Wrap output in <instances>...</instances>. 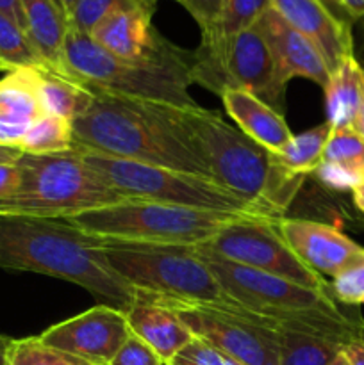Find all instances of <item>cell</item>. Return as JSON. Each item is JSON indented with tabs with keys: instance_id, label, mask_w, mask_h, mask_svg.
Instances as JSON below:
<instances>
[{
	"instance_id": "e575fe53",
	"label": "cell",
	"mask_w": 364,
	"mask_h": 365,
	"mask_svg": "<svg viewBox=\"0 0 364 365\" xmlns=\"http://www.w3.org/2000/svg\"><path fill=\"white\" fill-rule=\"evenodd\" d=\"M171 365H225L223 353L200 337H193L170 362Z\"/></svg>"
},
{
	"instance_id": "f6af8a7d",
	"label": "cell",
	"mask_w": 364,
	"mask_h": 365,
	"mask_svg": "<svg viewBox=\"0 0 364 365\" xmlns=\"http://www.w3.org/2000/svg\"><path fill=\"white\" fill-rule=\"evenodd\" d=\"M352 196L357 209H359L360 212H364V182L360 185H357L355 189H352Z\"/></svg>"
},
{
	"instance_id": "bcb514c9",
	"label": "cell",
	"mask_w": 364,
	"mask_h": 365,
	"mask_svg": "<svg viewBox=\"0 0 364 365\" xmlns=\"http://www.w3.org/2000/svg\"><path fill=\"white\" fill-rule=\"evenodd\" d=\"M75 2H77V0H56V4H57V6H59V9L64 13L66 20H68V16H70L71 9H74Z\"/></svg>"
},
{
	"instance_id": "ee69618b",
	"label": "cell",
	"mask_w": 364,
	"mask_h": 365,
	"mask_svg": "<svg viewBox=\"0 0 364 365\" xmlns=\"http://www.w3.org/2000/svg\"><path fill=\"white\" fill-rule=\"evenodd\" d=\"M352 128L357 132V135H359V138L364 141V95H363V103H360L359 114H357L355 123H353Z\"/></svg>"
},
{
	"instance_id": "83f0119b",
	"label": "cell",
	"mask_w": 364,
	"mask_h": 365,
	"mask_svg": "<svg viewBox=\"0 0 364 365\" xmlns=\"http://www.w3.org/2000/svg\"><path fill=\"white\" fill-rule=\"evenodd\" d=\"M270 7L271 0H223L214 38L207 43L253 27Z\"/></svg>"
},
{
	"instance_id": "8fae6325",
	"label": "cell",
	"mask_w": 364,
	"mask_h": 365,
	"mask_svg": "<svg viewBox=\"0 0 364 365\" xmlns=\"http://www.w3.org/2000/svg\"><path fill=\"white\" fill-rule=\"evenodd\" d=\"M275 217H241L203 246L225 260L285 278L302 287L332 292L321 274L307 267L282 239Z\"/></svg>"
},
{
	"instance_id": "f35d334b",
	"label": "cell",
	"mask_w": 364,
	"mask_h": 365,
	"mask_svg": "<svg viewBox=\"0 0 364 365\" xmlns=\"http://www.w3.org/2000/svg\"><path fill=\"white\" fill-rule=\"evenodd\" d=\"M350 20H364V0H330Z\"/></svg>"
},
{
	"instance_id": "603a6c76",
	"label": "cell",
	"mask_w": 364,
	"mask_h": 365,
	"mask_svg": "<svg viewBox=\"0 0 364 365\" xmlns=\"http://www.w3.org/2000/svg\"><path fill=\"white\" fill-rule=\"evenodd\" d=\"M345 342L314 331L280 328L278 359L280 365H330L343 351Z\"/></svg>"
},
{
	"instance_id": "681fc988",
	"label": "cell",
	"mask_w": 364,
	"mask_h": 365,
	"mask_svg": "<svg viewBox=\"0 0 364 365\" xmlns=\"http://www.w3.org/2000/svg\"><path fill=\"white\" fill-rule=\"evenodd\" d=\"M359 339H360V341H364V327H363V330H360V335H359Z\"/></svg>"
},
{
	"instance_id": "ba28073f",
	"label": "cell",
	"mask_w": 364,
	"mask_h": 365,
	"mask_svg": "<svg viewBox=\"0 0 364 365\" xmlns=\"http://www.w3.org/2000/svg\"><path fill=\"white\" fill-rule=\"evenodd\" d=\"M16 166L21 173L20 187L0 198L2 216L61 220L123 200L75 148L50 155L24 153Z\"/></svg>"
},
{
	"instance_id": "7dc6e473",
	"label": "cell",
	"mask_w": 364,
	"mask_h": 365,
	"mask_svg": "<svg viewBox=\"0 0 364 365\" xmlns=\"http://www.w3.org/2000/svg\"><path fill=\"white\" fill-rule=\"evenodd\" d=\"M330 365H348V362H346V359L343 356V353H339V355L332 360Z\"/></svg>"
},
{
	"instance_id": "cb8c5ba5",
	"label": "cell",
	"mask_w": 364,
	"mask_h": 365,
	"mask_svg": "<svg viewBox=\"0 0 364 365\" xmlns=\"http://www.w3.org/2000/svg\"><path fill=\"white\" fill-rule=\"evenodd\" d=\"M330 134L332 127L325 121L302 134L293 135L288 146L275 155H277L278 163L293 175L305 177V175L314 173L323 160L325 146L330 139Z\"/></svg>"
},
{
	"instance_id": "44dd1931",
	"label": "cell",
	"mask_w": 364,
	"mask_h": 365,
	"mask_svg": "<svg viewBox=\"0 0 364 365\" xmlns=\"http://www.w3.org/2000/svg\"><path fill=\"white\" fill-rule=\"evenodd\" d=\"M327 123L332 130L352 128L359 114L364 95V70L355 56H348L338 64L325 86Z\"/></svg>"
},
{
	"instance_id": "60d3db41",
	"label": "cell",
	"mask_w": 364,
	"mask_h": 365,
	"mask_svg": "<svg viewBox=\"0 0 364 365\" xmlns=\"http://www.w3.org/2000/svg\"><path fill=\"white\" fill-rule=\"evenodd\" d=\"M0 11H2V13H6L9 18H13V20L16 21V24L25 31L20 0H0Z\"/></svg>"
},
{
	"instance_id": "816d5d0a",
	"label": "cell",
	"mask_w": 364,
	"mask_h": 365,
	"mask_svg": "<svg viewBox=\"0 0 364 365\" xmlns=\"http://www.w3.org/2000/svg\"><path fill=\"white\" fill-rule=\"evenodd\" d=\"M164 365H171V364H164Z\"/></svg>"
},
{
	"instance_id": "d6986e66",
	"label": "cell",
	"mask_w": 364,
	"mask_h": 365,
	"mask_svg": "<svg viewBox=\"0 0 364 365\" xmlns=\"http://www.w3.org/2000/svg\"><path fill=\"white\" fill-rule=\"evenodd\" d=\"M125 316L132 335L150 346L164 364H170L195 337L173 310L139 294H136L134 303Z\"/></svg>"
},
{
	"instance_id": "f546056e",
	"label": "cell",
	"mask_w": 364,
	"mask_h": 365,
	"mask_svg": "<svg viewBox=\"0 0 364 365\" xmlns=\"http://www.w3.org/2000/svg\"><path fill=\"white\" fill-rule=\"evenodd\" d=\"M134 0H77L68 16V27L84 34H91L93 29L116 11L131 6Z\"/></svg>"
},
{
	"instance_id": "9a60e30c",
	"label": "cell",
	"mask_w": 364,
	"mask_h": 365,
	"mask_svg": "<svg viewBox=\"0 0 364 365\" xmlns=\"http://www.w3.org/2000/svg\"><path fill=\"white\" fill-rule=\"evenodd\" d=\"M277 227L293 253L323 278H335L364 257L363 246L330 225L280 217Z\"/></svg>"
},
{
	"instance_id": "5b68a950",
	"label": "cell",
	"mask_w": 364,
	"mask_h": 365,
	"mask_svg": "<svg viewBox=\"0 0 364 365\" xmlns=\"http://www.w3.org/2000/svg\"><path fill=\"white\" fill-rule=\"evenodd\" d=\"M256 216L123 198L113 205L61 220L96 241L195 246L209 242L221 228L241 217Z\"/></svg>"
},
{
	"instance_id": "7402d4cb",
	"label": "cell",
	"mask_w": 364,
	"mask_h": 365,
	"mask_svg": "<svg viewBox=\"0 0 364 365\" xmlns=\"http://www.w3.org/2000/svg\"><path fill=\"white\" fill-rule=\"evenodd\" d=\"M36 93L43 114L74 123L91 107L95 93L70 75L52 68L36 71Z\"/></svg>"
},
{
	"instance_id": "7bdbcfd3",
	"label": "cell",
	"mask_w": 364,
	"mask_h": 365,
	"mask_svg": "<svg viewBox=\"0 0 364 365\" xmlns=\"http://www.w3.org/2000/svg\"><path fill=\"white\" fill-rule=\"evenodd\" d=\"M14 339L6 337V335L0 334V365H7V360H9V351L11 346H13Z\"/></svg>"
},
{
	"instance_id": "7c38bea8",
	"label": "cell",
	"mask_w": 364,
	"mask_h": 365,
	"mask_svg": "<svg viewBox=\"0 0 364 365\" xmlns=\"http://www.w3.org/2000/svg\"><path fill=\"white\" fill-rule=\"evenodd\" d=\"M139 294V292H136ZM148 298L173 310L195 337L203 339L223 355L245 365H280L278 330L218 307L191 305L171 299Z\"/></svg>"
},
{
	"instance_id": "52a82bcc",
	"label": "cell",
	"mask_w": 364,
	"mask_h": 365,
	"mask_svg": "<svg viewBox=\"0 0 364 365\" xmlns=\"http://www.w3.org/2000/svg\"><path fill=\"white\" fill-rule=\"evenodd\" d=\"M98 242L107 266L139 294L218 309L241 305L223 291L193 246Z\"/></svg>"
},
{
	"instance_id": "30bf717a",
	"label": "cell",
	"mask_w": 364,
	"mask_h": 365,
	"mask_svg": "<svg viewBox=\"0 0 364 365\" xmlns=\"http://www.w3.org/2000/svg\"><path fill=\"white\" fill-rule=\"evenodd\" d=\"M193 82L221 95L241 88L282 113L284 91L277 77L273 56L259 29L253 27L213 43H200L193 52Z\"/></svg>"
},
{
	"instance_id": "4316f807",
	"label": "cell",
	"mask_w": 364,
	"mask_h": 365,
	"mask_svg": "<svg viewBox=\"0 0 364 365\" xmlns=\"http://www.w3.org/2000/svg\"><path fill=\"white\" fill-rule=\"evenodd\" d=\"M18 148L32 155L68 152L74 148V128L70 121L43 114L31 125Z\"/></svg>"
},
{
	"instance_id": "ffe728a7",
	"label": "cell",
	"mask_w": 364,
	"mask_h": 365,
	"mask_svg": "<svg viewBox=\"0 0 364 365\" xmlns=\"http://www.w3.org/2000/svg\"><path fill=\"white\" fill-rule=\"evenodd\" d=\"M20 6L25 32L46 66L70 75L64 68L63 56L64 39L70 27L56 0H20Z\"/></svg>"
},
{
	"instance_id": "8992f818",
	"label": "cell",
	"mask_w": 364,
	"mask_h": 365,
	"mask_svg": "<svg viewBox=\"0 0 364 365\" xmlns=\"http://www.w3.org/2000/svg\"><path fill=\"white\" fill-rule=\"evenodd\" d=\"M63 56L68 73L91 91L177 107L198 106L189 95L193 52L161 63H127L103 50L89 34L68 29Z\"/></svg>"
},
{
	"instance_id": "f907efd6",
	"label": "cell",
	"mask_w": 364,
	"mask_h": 365,
	"mask_svg": "<svg viewBox=\"0 0 364 365\" xmlns=\"http://www.w3.org/2000/svg\"><path fill=\"white\" fill-rule=\"evenodd\" d=\"M360 66H363V70H364V61H363V63H360Z\"/></svg>"
},
{
	"instance_id": "484cf974",
	"label": "cell",
	"mask_w": 364,
	"mask_h": 365,
	"mask_svg": "<svg viewBox=\"0 0 364 365\" xmlns=\"http://www.w3.org/2000/svg\"><path fill=\"white\" fill-rule=\"evenodd\" d=\"M49 68L29 39L27 32L0 11V71Z\"/></svg>"
},
{
	"instance_id": "c3c4849f",
	"label": "cell",
	"mask_w": 364,
	"mask_h": 365,
	"mask_svg": "<svg viewBox=\"0 0 364 365\" xmlns=\"http://www.w3.org/2000/svg\"><path fill=\"white\" fill-rule=\"evenodd\" d=\"M223 362H225V365H245V364L238 362V360L231 359V356H227V355H223Z\"/></svg>"
},
{
	"instance_id": "f1b7e54d",
	"label": "cell",
	"mask_w": 364,
	"mask_h": 365,
	"mask_svg": "<svg viewBox=\"0 0 364 365\" xmlns=\"http://www.w3.org/2000/svg\"><path fill=\"white\" fill-rule=\"evenodd\" d=\"M7 365H91L86 360L43 344L38 337L14 339Z\"/></svg>"
},
{
	"instance_id": "9c48e42d",
	"label": "cell",
	"mask_w": 364,
	"mask_h": 365,
	"mask_svg": "<svg viewBox=\"0 0 364 365\" xmlns=\"http://www.w3.org/2000/svg\"><path fill=\"white\" fill-rule=\"evenodd\" d=\"M74 148L81 153L82 160L123 198L148 200V202L218 210V212L264 216L214 178L136 163V160L118 159V157L77 148V146Z\"/></svg>"
},
{
	"instance_id": "d4e9b609",
	"label": "cell",
	"mask_w": 364,
	"mask_h": 365,
	"mask_svg": "<svg viewBox=\"0 0 364 365\" xmlns=\"http://www.w3.org/2000/svg\"><path fill=\"white\" fill-rule=\"evenodd\" d=\"M39 68H24L9 71L0 78V113L14 114L36 121L43 116L36 93V71Z\"/></svg>"
},
{
	"instance_id": "1f68e13d",
	"label": "cell",
	"mask_w": 364,
	"mask_h": 365,
	"mask_svg": "<svg viewBox=\"0 0 364 365\" xmlns=\"http://www.w3.org/2000/svg\"><path fill=\"white\" fill-rule=\"evenodd\" d=\"M332 294L345 305H363L364 302V257L332 278Z\"/></svg>"
},
{
	"instance_id": "8d00e7d4",
	"label": "cell",
	"mask_w": 364,
	"mask_h": 365,
	"mask_svg": "<svg viewBox=\"0 0 364 365\" xmlns=\"http://www.w3.org/2000/svg\"><path fill=\"white\" fill-rule=\"evenodd\" d=\"M32 123L34 121L27 120V118L0 113V145L18 148Z\"/></svg>"
},
{
	"instance_id": "2e32d148",
	"label": "cell",
	"mask_w": 364,
	"mask_h": 365,
	"mask_svg": "<svg viewBox=\"0 0 364 365\" xmlns=\"http://www.w3.org/2000/svg\"><path fill=\"white\" fill-rule=\"evenodd\" d=\"M271 7L320 50L330 73L353 56L352 20L330 0H271Z\"/></svg>"
},
{
	"instance_id": "4fadbf2b",
	"label": "cell",
	"mask_w": 364,
	"mask_h": 365,
	"mask_svg": "<svg viewBox=\"0 0 364 365\" xmlns=\"http://www.w3.org/2000/svg\"><path fill=\"white\" fill-rule=\"evenodd\" d=\"M131 335L123 310L98 303L86 312L52 324L38 339L91 365H109Z\"/></svg>"
},
{
	"instance_id": "836d02e7",
	"label": "cell",
	"mask_w": 364,
	"mask_h": 365,
	"mask_svg": "<svg viewBox=\"0 0 364 365\" xmlns=\"http://www.w3.org/2000/svg\"><path fill=\"white\" fill-rule=\"evenodd\" d=\"M173 2L181 4L191 14L193 20L198 24L200 32H202V43L211 41L214 38L223 0H173Z\"/></svg>"
},
{
	"instance_id": "e0dca14e",
	"label": "cell",
	"mask_w": 364,
	"mask_h": 365,
	"mask_svg": "<svg viewBox=\"0 0 364 365\" xmlns=\"http://www.w3.org/2000/svg\"><path fill=\"white\" fill-rule=\"evenodd\" d=\"M273 56L277 77L282 88L295 77L309 78L325 89L330 78V68L320 50L296 29H293L273 7L256 24Z\"/></svg>"
},
{
	"instance_id": "4dcf8cb0",
	"label": "cell",
	"mask_w": 364,
	"mask_h": 365,
	"mask_svg": "<svg viewBox=\"0 0 364 365\" xmlns=\"http://www.w3.org/2000/svg\"><path fill=\"white\" fill-rule=\"evenodd\" d=\"M321 163L357 164L364 166V141L357 135L353 128L332 130L330 139L323 152Z\"/></svg>"
},
{
	"instance_id": "ac0fdd59",
	"label": "cell",
	"mask_w": 364,
	"mask_h": 365,
	"mask_svg": "<svg viewBox=\"0 0 364 365\" xmlns=\"http://www.w3.org/2000/svg\"><path fill=\"white\" fill-rule=\"evenodd\" d=\"M225 113L239 130L273 153H280L293 134L284 114L268 106L264 100L241 88H228L220 95Z\"/></svg>"
},
{
	"instance_id": "277c9868",
	"label": "cell",
	"mask_w": 364,
	"mask_h": 365,
	"mask_svg": "<svg viewBox=\"0 0 364 365\" xmlns=\"http://www.w3.org/2000/svg\"><path fill=\"white\" fill-rule=\"evenodd\" d=\"M193 248L213 271L223 291L257 316L275 321L280 328L314 331L339 339L345 344L359 339L364 321L341 312L332 292L313 291L285 278L239 266L203 245Z\"/></svg>"
},
{
	"instance_id": "f5cc1de1",
	"label": "cell",
	"mask_w": 364,
	"mask_h": 365,
	"mask_svg": "<svg viewBox=\"0 0 364 365\" xmlns=\"http://www.w3.org/2000/svg\"><path fill=\"white\" fill-rule=\"evenodd\" d=\"M363 305H364V302H363Z\"/></svg>"
},
{
	"instance_id": "d6a6232c",
	"label": "cell",
	"mask_w": 364,
	"mask_h": 365,
	"mask_svg": "<svg viewBox=\"0 0 364 365\" xmlns=\"http://www.w3.org/2000/svg\"><path fill=\"white\" fill-rule=\"evenodd\" d=\"M314 173L327 187L335 191H346V189L352 191L364 182V166L357 164L321 163Z\"/></svg>"
},
{
	"instance_id": "6da1fadb",
	"label": "cell",
	"mask_w": 364,
	"mask_h": 365,
	"mask_svg": "<svg viewBox=\"0 0 364 365\" xmlns=\"http://www.w3.org/2000/svg\"><path fill=\"white\" fill-rule=\"evenodd\" d=\"M0 267L61 278L127 312L136 291L106 264L100 242L63 220L0 214Z\"/></svg>"
},
{
	"instance_id": "3957f363",
	"label": "cell",
	"mask_w": 364,
	"mask_h": 365,
	"mask_svg": "<svg viewBox=\"0 0 364 365\" xmlns=\"http://www.w3.org/2000/svg\"><path fill=\"white\" fill-rule=\"evenodd\" d=\"M171 116L188 134L196 155L211 175L257 212L282 217L295 200L303 177L293 175L277 155L203 107L170 106Z\"/></svg>"
},
{
	"instance_id": "ab89813d",
	"label": "cell",
	"mask_w": 364,
	"mask_h": 365,
	"mask_svg": "<svg viewBox=\"0 0 364 365\" xmlns=\"http://www.w3.org/2000/svg\"><path fill=\"white\" fill-rule=\"evenodd\" d=\"M341 353L348 365H364V341H360V339L350 341Z\"/></svg>"
},
{
	"instance_id": "74e56055",
	"label": "cell",
	"mask_w": 364,
	"mask_h": 365,
	"mask_svg": "<svg viewBox=\"0 0 364 365\" xmlns=\"http://www.w3.org/2000/svg\"><path fill=\"white\" fill-rule=\"evenodd\" d=\"M21 173L16 164H0V198L13 195L20 187Z\"/></svg>"
},
{
	"instance_id": "5bb4252c",
	"label": "cell",
	"mask_w": 364,
	"mask_h": 365,
	"mask_svg": "<svg viewBox=\"0 0 364 365\" xmlns=\"http://www.w3.org/2000/svg\"><path fill=\"white\" fill-rule=\"evenodd\" d=\"M157 0H134L100 21L91 36L103 50L127 63H161L182 57L186 50L171 45L152 25Z\"/></svg>"
},
{
	"instance_id": "d590c367",
	"label": "cell",
	"mask_w": 364,
	"mask_h": 365,
	"mask_svg": "<svg viewBox=\"0 0 364 365\" xmlns=\"http://www.w3.org/2000/svg\"><path fill=\"white\" fill-rule=\"evenodd\" d=\"M109 365H164V362L150 346L131 335Z\"/></svg>"
},
{
	"instance_id": "7a4b0ae2",
	"label": "cell",
	"mask_w": 364,
	"mask_h": 365,
	"mask_svg": "<svg viewBox=\"0 0 364 365\" xmlns=\"http://www.w3.org/2000/svg\"><path fill=\"white\" fill-rule=\"evenodd\" d=\"M93 93L91 107L71 123L74 146L214 178L171 116L168 103Z\"/></svg>"
},
{
	"instance_id": "b9f144b4",
	"label": "cell",
	"mask_w": 364,
	"mask_h": 365,
	"mask_svg": "<svg viewBox=\"0 0 364 365\" xmlns=\"http://www.w3.org/2000/svg\"><path fill=\"white\" fill-rule=\"evenodd\" d=\"M24 152L14 146H2L0 145V164H16L21 159Z\"/></svg>"
}]
</instances>
